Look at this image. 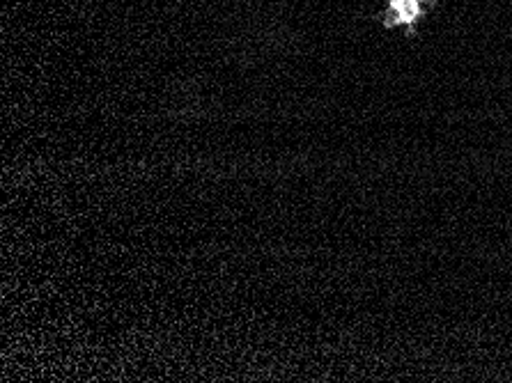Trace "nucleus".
I'll return each mask as SVG.
<instances>
[{
	"label": "nucleus",
	"mask_w": 512,
	"mask_h": 383,
	"mask_svg": "<svg viewBox=\"0 0 512 383\" xmlns=\"http://www.w3.org/2000/svg\"><path fill=\"white\" fill-rule=\"evenodd\" d=\"M386 3L389 7L382 19L384 28H405L407 35H414L418 23L425 19V14L437 0H386Z\"/></svg>",
	"instance_id": "1"
}]
</instances>
